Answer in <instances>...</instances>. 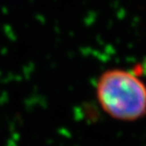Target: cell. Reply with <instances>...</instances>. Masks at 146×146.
<instances>
[{
	"label": "cell",
	"mask_w": 146,
	"mask_h": 146,
	"mask_svg": "<svg viewBox=\"0 0 146 146\" xmlns=\"http://www.w3.org/2000/svg\"><path fill=\"white\" fill-rule=\"evenodd\" d=\"M100 109L117 121L134 122L146 116V84L138 74L126 69H109L96 81Z\"/></svg>",
	"instance_id": "obj_1"
}]
</instances>
